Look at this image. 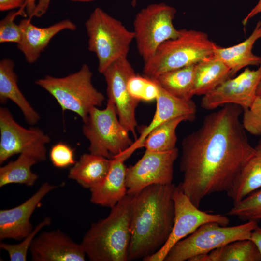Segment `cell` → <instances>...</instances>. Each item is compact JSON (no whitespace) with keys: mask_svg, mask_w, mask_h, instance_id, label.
I'll use <instances>...</instances> for the list:
<instances>
[{"mask_svg":"<svg viewBox=\"0 0 261 261\" xmlns=\"http://www.w3.org/2000/svg\"><path fill=\"white\" fill-rule=\"evenodd\" d=\"M234 216L244 221L261 220V188L253 191L239 202L225 214Z\"/></svg>","mask_w":261,"mask_h":261,"instance_id":"obj_29","label":"cell"},{"mask_svg":"<svg viewBox=\"0 0 261 261\" xmlns=\"http://www.w3.org/2000/svg\"><path fill=\"white\" fill-rule=\"evenodd\" d=\"M128 91L135 99L145 102L156 100L159 93V85L152 79L135 74L128 80Z\"/></svg>","mask_w":261,"mask_h":261,"instance_id":"obj_30","label":"cell"},{"mask_svg":"<svg viewBox=\"0 0 261 261\" xmlns=\"http://www.w3.org/2000/svg\"><path fill=\"white\" fill-rule=\"evenodd\" d=\"M37 1L38 0H26V10L27 14L29 15V18L31 19L32 15L36 8Z\"/></svg>","mask_w":261,"mask_h":261,"instance_id":"obj_39","label":"cell"},{"mask_svg":"<svg viewBox=\"0 0 261 261\" xmlns=\"http://www.w3.org/2000/svg\"><path fill=\"white\" fill-rule=\"evenodd\" d=\"M242 112L236 104H226L207 115L182 142L183 177L177 187L199 208L207 196L231 189L253 151L240 120Z\"/></svg>","mask_w":261,"mask_h":261,"instance_id":"obj_1","label":"cell"},{"mask_svg":"<svg viewBox=\"0 0 261 261\" xmlns=\"http://www.w3.org/2000/svg\"><path fill=\"white\" fill-rule=\"evenodd\" d=\"M250 239L255 244L261 253V228L258 226L253 231Z\"/></svg>","mask_w":261,"mask_h":261,"instance_id":"obj_38","label":"cell"},{"mask_svg":"<svg viewBox=\"0 0 261 261\" xmlns=\"http://www.w3.org/2000/svg\"><path fill=\"white\" fill-rule=\"evenodd\" d=\"M195 64L164 72L151 79L166 91L178 98L191 100L194 94Z\"/></svg>","mask_w":261,"mask_h":261,"instance_id":"obj_26","label":"cell"},{"mask_svg":"<svg viewBox=\"0 0 261 261\" xmlns=\"http://www.w3.org/2000/svg\"><path fill=\"white\" fill-rule=\"evenodd\" d=\"M14 63L9 58L0 61V102L5 104L10 100L20 108L28 124H36L40 116L25 97L17 84Z\"/></svg>","mask_w":261,"mask_h":261,"instance_id":"obj_21","label":"cell"},{"mask_svg":"<svg viewBox=\"0 0 261 261\" xmlns=\"http://www.w3.org/2000/svg\"><path fill=\"white\" fill-rule=\"evenodd\" d=\"M38 162L36 158L29 154H20L15 160L10 161L0 168V187L9 184L33 186L38 176L31 171V168Z\"/></svg>","mask_w":261,"mask_h":261,"instance_id":"obj_27","label":"cell"},{"mask_svg":"<svg viewBox=\"0 0 261 261\" xmlns=\"http://www.w3.org/2000/svg\"><path fill=\"white\" fill-rule=\"evenodd\" d=\"M0 164L12 156L29 154L39 162L46 159V145L50 137L38 128L26 129L14 119L6 108H0Z\"/></svg>","mask_w":261,"mask_h":261,"instance_id":"obj_10","label":"cell"},{"mask_svg":"<svg viewBox=\"0 0 261 261\" xmlns=\"http://www.w3.org/2000/svg\"><path fill=\"white\" fill-rule=\"evenodd\" d=\"M92 76L89 67L83 64L78 71L66 76L47 75L35 83L49 93L63 111L74 112L84 122L90 109L102 106L105 99L94 87Z\"/></svg>","mask_w":261,"mask_h":261,"instance_id":"obj_6","label":"cell"},{"mask_svg":"<svg viewBox=\"0 0 261 261\" xmlns=\"http://www.w3.org/2000/svg\"><path fill=\"white\" fill-rule=\"evenodd\" d=\"M190 121L187 116H180L166 122L154 128L146 137L141 147L146 151L161 152L176 147L177 137L176 130L183 121Z\"/></svg>","mask_w":261,"mask_h":261,"instance_id":"obj_28","label":"cell"},{"mask_svg":"<svg viewBox=\"0 0 261 261\" xmlns=\"http://www.w3.org/2000/svg\"><path fill=\"white\" fill-rule=\"evenodd\" d=\"M190 261H261V253L251 239L234 241Z\"/></svg>","mask_w":261,"mask_h":261,"instance_id":"obj_25","label":"cell"},{"mask_svg":"<svg viewBox=\"0 0 261 261\" xmlns=\"http://www.w3.org/2000/svg\"><path fill=\"white\" fill-rule=\"evenodd\" d=\"M256 95L258 97H261V80L260 83L259 84V85L257 89Z\"/></svg>","mask_w":261,"mask_h":261,"instance_id":"obj_40","label":"cell"},{"mask_svg":"<svg viewBox=\"0 0 261 261\" xmlns=\"http://www.w3.org/2000/svg\"><path fill=\"white\" fill-rule=\"evenodd\" d=\"M21 37L17 48L29 63L35 62L47 46L51 40L64 30L74 31L76 25L69 19H64L49 27L41 28L32 24L31 19L25 18L19 24Z\"/></svg>","mask_w":261,"mask_h":261,"instance_id":"obj_17","label":"cell"},{"mask_svg":"<svg viewBox=\"0 0 261 261\" xmlns=\"http://www.w3.org/2000/svg\"><path fill=\"white\" fill-rule=\"evenodd\" d=\"M26 0H0V11H5L20 8Z\"/></svg>","mask_w":261,"mask_h":261,"instance_id":"obj_35","label":"cell"},{"mask_svg":"<svg viewBox=\"0 0 261 261\" xmlns=\"http://www.w3.org/2000/svg\"><path fill=\"white\" fill-rule=\"evenodd\" d=\"M85 26L88 38V49L97 57L100 73L102 74L116 61L127 57L134 33L120 21L96 7Z\"/></svg>","mask_w":261,"mask_h":261,"instance_id":"obj_5","label":"cell"},{"mask_svg":"<svg viewBox=\"0 0 261 261\" xmlns=\"http://www.w3.org/2000/svg\"><path fill=\"white\" fill-rule=\"evenodd\" d=\"M261 13V0H259L257 4L252 9L247 15L242 20V24L245 26L249 20L254 16Z\"/></svg>","mask_w":261,"mask_h":261,"instance_id":"obj_37","label":"cell"},{"mask_svg":"<svg viewBox=\"0 0 261 261\" xmlns=\"http://www.w3.org/2000/svg\"><path fill=\"white\" fill-rule=\"evenodd\" d=\"M174 184H153L135 195L128 261L142 260L165 244L174 222Z\"/></svg>","mask_w":261,"mask_h":261,"instance_id":"obj_2","label":"cell"},{"mask_svg":"<svg viewBox=\"0 0 261 261\" xmlns=\"http://www.w3.org/2000/svg\"><path fill=\"white\" fill-rule=\"evenodd\" d=\"M82 131L88 140L90 153L112 159L128 149L134 143L119 120L114 103L107 100L103 109L92 108Z\"/></svg>","mask_w":261,"mask_h":261,"instance_id":"obj_7","label":"cell"},{"mask_svg":"<svg viewBox=\"0 0 261 261\" xmlns=\"http://www.w3.org/2000/svg\"><path fill=\"white\" fill-rule=\"evenodd\" d=\"M261 188V138L246 160L227 195L235 203Z\"/></svg>","mask_w":261,"mask_h":261,"instance_id":"obj_23","label":"cell"},{"mask_svg":"<svg viewBox=\"0 0 261 261\" xmlns=\"http://www.w3.org/2000/svg\"><path fill=\"white\" fill-rule=\"evenodd\" d=\"M29 251L33 261H85L87 256L81 244L59 229L36 236Z\"/></svg>","mask_w":261,"mask_h":261,"instance_id":"obj_15","label":"cell"},{"mask_svg":"<svg viewBox=\"0 0 261 261\" xmlns=\"http://www.w3.org/2000/svg\"><path fill=\"white\" fill-rule=\"evenodd\" d=\"M129 157L124 153L111 159L109 172L102 182L90 189V201L93 203L112 208L127 194V167L124 161Z\"/></svg>","mask_w":261,"mask_h":261,"instance_id":"obj_19","label":"cell"},{"mask_svg":"<svg viewBox=\"0 0 261 261\" xmlns=\"http://www.w3.org/2000/svg\"><path fill=\"white\" fill-rule=\"evenodd\" d=\"M159 93L156 101V109L150 123L141 130L139 137L127 151L132 154L141 145L149 133L157 126L180 116H187L193 121L197 108L191 100L178 98L170 94L159 85Z\"/></svg>","mask_w":261,"mask_h":261,"instance_id":"obj_18","label":"cell"},{"mask_svg":"<svg viewBox=\"0 0 261 261\" xmlns=\"http://www.w3.org/2000/svg\"><path fill=\"white\" fill-rule=\"evenodd\" d=\"M261 80V62L256 70L246 68L238 76L227 79L203 95L201 106L205 110H214L227 104H234L243 110L247 109L257 97L256 91Z\"/></svg>","mask_w":261,"mask_h":261,"instance_id":"obj_14","label":"cell"},{"mask_svg":"<svg viewBox=\"0 0 261 261\" xmlns=\"http://www.w3.org/2000/svg\"><path fill=\"white\" fill-rule=\"evenodd\" d=\"M258 226V222L254 221L233 226H222L216 222L206 223L177 242L164 261H190L231 242L250 239L252 232Z\"/></svg>","mask_w":261,"mask_h":261,"instance_id":"obj_8","label":"cell"},{"mask_svg":"<svg viewBox=\"0 0 261 261\" xmlns=\"http://www.w3.org/2000/svg\"><path fill=\"white\" fill-rule=\"evenodd\" d=\"M71 1H75V2H90L93 1L95 0H70Z\"/></svg>","mask_w":261,"mask_h":261,"instance_id":"obj_41","label":"cell"},{"mask_svg":"<svg viewBox=\"0 0 261 261\" xmlns=\"http://www.w3.org/2000/svg\"><path fill=\"white\" fill-rule=\"evenodd\" d=\"M176 10L161 2L152 3L142 9L133 20L137 49L144 62L151 58L165 41L177 38L180 29L174 26Z\"/></svg>","mask_w":261,"mask_h":261,"instance_id":"obj_9","label":"cell"},{"mask_svg":"<svg viewBox=\"0 0 261 261\" xmlns=\"http://www.w3.org/2000/svg\"><path fill=\"white\" fill-rule=\"evenodd\" d=\"M178 154L177 147L161 152L145 150L134 165L127 168V194L136 195L145 187L153 184H172L174 165Z\"/></svg>","mask_w":261,"mask_h":261,"instance_id":"obj_12","label":"cell"},{"mask_svg":"<svg viewBox=\"0 0 261 261\" xmlns=\"http://www.w3.org/2000/svg\"><path fill=\"white\" fill-rule=\"evenodd\" d=\"M51 222L50 218L45 217L22 242L14 244L1 242L0 248L8 253L11 261H27V254L33 239L44 227L50 225Z\"/></svg>","mask_w":261,"mask_h":261,"instance_id":"obj_31","label":"cell"},{"mask_svg":"<svg viewBox=\"0 0 261 261\" xmlns=\"http://www.w3.org/2000/svg\"><path fill=\"white\" fill-rule=\"evenodd\" d=\"M111 159L91 153L82 154L70 169L68 177L91 189L101 184L110 168Z\"/></svg>","mask_w":261,"mask_h":261,"instance_id":"obj_22","label":"cell"},{"mask_svg":"<svg viewBox=\"0 0 261 261\" xmlns=\"http://www.w3.org/2000/svg\"><path fill=\"white\" fill-rule=\"evenodd\" d=\"M58 186L43 183L37 191L19 205L0 210V239L22 240L33 230L30 221L31 215L48 193Z\"/></svg>","mask_w":261,"mask_h":261,"instance_id":"obj_16","label":"cell"},{"mask_svg":"<svg viewBox=\"0 0 261 261\" xmlns=\"http://www.w3.org/2000/svg\"><path fill=\"white\" fill-rule=\"evenodd\" d=\"M173 199L174 218L170 236L165 244L158 251L144 259V261H164L169 250L177 242L190 235L206 223L216 222L222 226H228L229 224L230 219L225 215L210 214L200 210L177 186Z\"/></svg>","mask_w":261,"mask_h":261,"instance_id":"obj_11","label":"cell"},{"mask_svg":"<svg viewBox=\"0 0 261 261\" xmlns=\"http://www.w3.org/2000/svg\"><path fill=\"white\" fill-rule=\"evenodd\" d=\"M26 3H25L17 11L10 12L0 22V43H14L17 44L20 41L21 37V29L19 24L15 23V19L18 16L26 17L25 12Z\"/></svg>","mask_w":261,"mask_h":261,"instance_id":"obj_32","label":"cell"},{"mask_svg":"<svg viewBox=\"0 0 261 261\" xmlns=\"http://www.w3.org/2000/svg\"><path fill=\"white\" fill-rule=\"evenodd\" d=\"M242 123L252 135H261V97L257 96L251 106L243 110Z\"/></svg>","mask_w":261,"mask_h":261,"instance_id":"obj_33","label":"cell"},{"mask_svg":"<svg viewBox=\"0 0 261 261\" xmlns=\"http://www.w3.org/2000/svg\"><path fill=\"white\" fill-rule=\"evenodd\" d=\"M134 199L127 194L106 218L91 224L80 243L90 261H128Z\"/></svg>","mask_w":261,"mask_h":261,"instance_id":"obj_3","label":"cell"},{"mask_svg":"<svg viewBox=\"0 0 261 261\" xmlns=\"http://www.w3.org/2000/svg\"><path fill=\"white\" fill-rule=\"evenodd\" d=\"M49 156L53 165L58 168L72 166L76 161L74 160V149L61 142L52 147Z\"/></svg>","mask_w":261,"mask_h":261,"instance_id":"obj_34","label":"cell"},{"mask_svg":"<svg viewBox=\"0 0 261 261\" xmlns=\"http://www.w3.org/2000/svg\"><path fill=\"white\" fill-rule=\"evenodd\" d=\"M231 77L230 69L213 55L196 64L194 94L205 95Z\"/></svg>","mask_w":261,"mask_h":261,"instance_id":"obj_24","label":"cell"},{"mask_svg":"<svg viewBox=\"0 0 261 261\" xmlns=\"http://www.w3.org/2000/svg\"><path fill=\"white\" fill-rule=\"evenodd\" d=\"M217 45L201 31L180 29L176 38L168 40L144 62V75L150 79L168 71L195 64L213 55Z\"/></svg>","mask_w":261,"mask_h":261,"instance_id":"obj_4","label":"cell"},{"mask_svg":"<svg viewBox=\"0 0 261 261\" xmlns=\"http://www.w3.org/2000/svg\"><path fill=\"white\" fill-rule=\"evenodd\" d=\"M135 74L127 57L116 61L102 73L108 100L114 103L121 124L136 140L135 111L140 101L131 96L127 87L128 80Z\"/></svg>","mask_w":261,"mask_h":261,"instance_id":"obj_13","label":"cell"},{"mask_svg":"<svg viewBox=\"0 0 261 261\" xmlns=\"http://www.w3.org/2000/svg\"><path fill=\"white\" fill-rule=\"evenodd\" d=\"M51 0H38L36 8L32 15L31 18L34 17H40L47 11Z\"/></svg>","mask_w":261,"mask_h":261,"instance_id":"obj_36","label":"cell"},{"mask_svg":"<svg viewBox=\"0 0 261 261\" xmlns=\"http://www.w3.org/2000/svg\"><path fill=\"white\" fill-rule=\"evenodd\" d=\"M140 0H131V5L132 7H135L137 4V2L139 1Z\"/></svg>","mask_w":261,"mask_h":261,"instance_id":"obj_42","label":"cell"},{"mask_svg":"<svg viewBox=\"0 0 261 261\" xmlns=\"http://www.w3.org/2000/svg\"><path fill=\"white\" fill-rule=\"evenodd\" d=\"M261 38V20H259L251 35L245 41L228 47L217 45L213 56L222 61L230 69L233 77L244 68L249 65H260L261 57L254 54L252 48L255 43Z\"/></svg>","mask_w":261,"mask_h":261,"instance_id":"obj_20","label":"cell"}]
</instances>
